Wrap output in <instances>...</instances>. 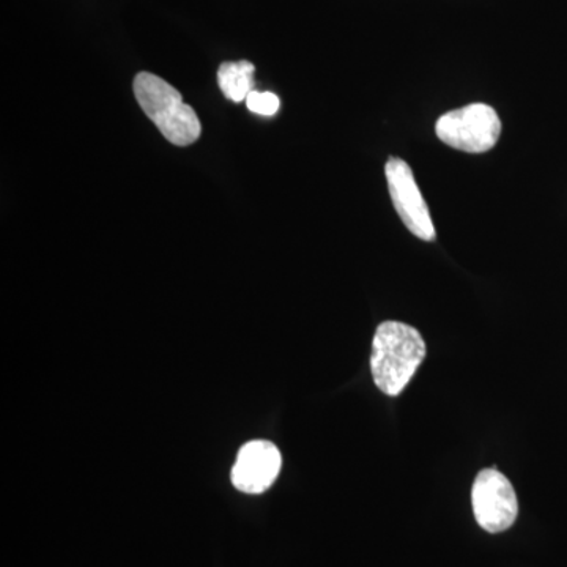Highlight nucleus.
Segmentation results:
<instances>
[{
	"instance_id": "obj_4",
	"label": "nucleus",
	"mask_w": 567,
	"mask_h": 567,
	"mask_svg": "<svg viewBox=\"0 0 567 567\" xmlns=\"http://www.w3.org/2000/svg\"><path fill=\"white\" fill-rule=\"evenodd\" d=\"M473 514L487 533L506 532L516 524L518 502L513 484L496 468L477 473L472 488Z\"/></svg>"
},
{
	"instance_id": "obj_2",
	"label": "nucleus",
	"mask_w": 567,
	"mask_h": 567,
	"mask_svg": "<svg viewBox=\"0 0 567 567\" xmlns=\"http://www.w3.org/2000/svg\"><path fill=\"white\" fill-rule=\"evenodd\" d=\"M134 95L141 110L155 123L171 144L186 147L199 140L200 122L196 111L169 82L142 71L134 80Z\"/></svg>"
},
{
	"instance_id": "obj_3",
	"label": "nucleus",
	"mask_w": 567,
	"mask_h": 567,
	"mask_svg": "<svg viewBox=\"0 0 567 567\" xmlns=\"http://www.w3.org/2000/svg\"><path fill=\"white\" fill-rule=\"evenodd\" d=\"M436 137L465 153H486L502 136V121L486 103L468 104L446 112L435 123Z\"/></svg>"
},
{
	"instance_id": "obj_5",
	"label": "nucleus",
	"mask_w": 567,
	"mask_h": 567,
	"mask_svg": "<svg viewBox=\"0 0 567 567\" xmlns=\"http://www.w3.org/2000/svg\"><path fill=\"white\" fill-rule=\"evenodd\" d=\"M385 175L391 200L406 229L420 240L434 241L436 237L434 221L412 167L404 159L391 156L385 164Z\"/></svg>"
},
{
	"instance_id": "obj_7",
	"label": "nucleus",
	"mask_w": 567,
	"mask_h": 567,
	"mask_svg": "<svg viewBox=\"0 0 567 567\" xmlns=\"http://www.w3.org/2000/svg\"><path fill=\"white\" fill-rule=\"evenodd\" d=\"M254 71L251 62H224L218 70V85L227 100L234 103L246 102L254 91Z\"/></svg>"
},
{
	"instance_id": "obj_8",
	"label": "nucleus",
	"mask_w": 567,
	"mask_h": 567,
	"mask_svg": "<svg viewBox=\"0 0 567 567\" xmlns=\"http://www.w3.org/2000/svg\"><path fill=\"white\" fill-rule=\"evenodd\" d=\"M246 106L252 114L264 115V117H274L278 114L281 102L278 95L271 92H257L252 91L246 99Z\"/></svg>"
},
{
	"instance_id": "obj_6",
	"label": "nucleus",
	"mask_w": 567,
	"mask_h": 567,
	"mask_svg": "<svg viewBox=\"0 0 567 567\" xmlns=\"http://www.w3.org/2000/svg\"><path fill=\"white\" fill-rule=\"evenodd\" d=\"M279 447L268 440H251L240 447L230 472V481L244 494L259 495L274 486L281 473Z\"/></svg>"
},
{
	"instance_id": "obj_1",
	"label": "nucleus",
	"mask_w": 567,
	"mask_h": 567,
	"mask_svg": "<svg viewBox=\"0 0 567 567\" xmlns=\"http://www.w3.org/2000/svg\"><path fill=\"white\" fill-rule=\"evenodd\" d=\"M427 347L415 327L388 320L372 339L371 372L377 388L395 398L405 390L423 364Z\"/></svg>"
}]
</instances>
